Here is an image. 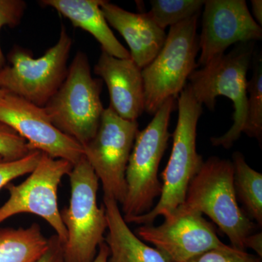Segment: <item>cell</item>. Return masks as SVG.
<instances>
[{"label":"cell","mask_w":262,"mask_h":262,"mask_svg":"<svg viewBox=\"0 0 262 262\" xmlns=\"http://www.w3.org/2000/svg\"><path fill=\"white\" fill-rule=\"evenodd\" d=\"M254 42L239 43L227 54L213 58L189 76L194 97L208 110H214L215 98L223 96L233 102V125L220 137H212V145L229 149L247 126V72L254 54Z\"/></svg>","instance_id":"cell-1"},{"label":"cell","mask_w":262,"mask_h":262,"mask_svg":"<svg viewBox=\"0 0 262 262\" xmlns=\"http://www.w3.org/2000/svg\"><path fill=\"white\" fill-rule=\"evenodd\" d=\"M178 121L173 134V149L163 170L159 201L144 215L134 217L126 223L153 225L160 215L173 213L185 201L189 183L201 170L204 161L196 151V127L203 113V105L193 96L189 84L178 96Z\"/></svg>","instance_id":"cell-2"},{"label":"cell","mask_w":262,"mask_h":262,"mask_svg":"<svg viewBox=\"0 0 262 262\" xmlns=\"http://www.w3.org/2000/svg\"><path fill=\"white\" fill-rule=\"evenodd\" d=\"M179 208L204 213L228 237L231 246L246 251L254 224L239 208L234 188L232 162L211 157L189 183Z\"/></svg>","instance_id":"cell-3"},{"label":"cell","mask_w":262,"mask_h":262,"mask_svg":"<svg viewBox=\"0 0 262 262\" xmlns=\"http://www.w3.org/2000/svg\"><path fill=\"white\" fill-rule=\"evenodd\" d=\"M176 99L168 98L149 125L136 134L125 174L127 192L122 204L125 222L151 211L155 200L161 194L158 168L172 136L168 126Z\"/></svg>","instance_id":"cell-4"},{"label":"cell","mask_w":262,"mask_h":262,"mask_svg":"<svg viewBox=\"0 0 262 262\" xmlns=\"http://www.w3.org/2000/svg\"><path fill=\"white\" fill-rule=\"evenodd\" d=\"M103 82L91 74L87 55L77 52L67 77L44 106L53 125L83 146L96 134L103 113Z\"/></svg>","instance_id":"cell-5"},{"label":"cell","mask_w":262,"mask_h":262,"mask_svg":"<svg viewBox=\"0 0 262 262\" xmlns=\"http://www.w3.org/2000/svg\"><path fill=\"white\" fill-rule=\"evenodd\" d=\"M68 176L70 204L60 211L67 231L63 262H92L107 229L104 206L100 208L97 203L99 180L84 156Z\"/></svg>","instance_id":"cell-6"},{"label":"cell","mask_w":262,"mask_h":262,"mask_svg":"<svg viewBox=\"0 0 262 262\" xmlns=\"http://www.w3.org/2000/svg\"><path fill=\"white\" fill-rule=\"evenodd\" d=\"M72 45L62 25L58 42L39 58H34L32 51L15 46L8 56L9 64L0 68V89L44 107L67 77Z\"/></svg>","instance_id":"cell-7"},{"label":"cell","mask_w":262,"mask_h":262,"mask_svg":"<svg viewBox=\"0 0 262 262\" xmlns=\"http://www.w3.org/2000/svg\"><path fill=\"white\" fill-rule=\"evenodd\" d=\"M199 15L170 27L161 51L142 69L145 110L154 115L168 98H178L191 74L198 68L196 34Z\"/></svg>","instance_id":"cell-8"},{"label":"cell","mask_w":262,"mask_h":262,"mask_svg":"<svg viewBox=\"0 0 262 262\" xmlns=\"http://www.w3.org/2000/svg\"><path fill=\"white\" fill-rule=\"evenodd\" d=\"M139 123L104 108L94 137L82 146L84 156L102 184L103 196L122 204L127 192L125 174Z\"/></svg>","instance_id":"cell-9"},{"label":"cell","mask_w":262,"mask_h":262,"mask_svg":"<svg viewBox=\"0 0 262 262\" xmlns=\"http://www.w3.org/2000/svg\"><path fill=\"white\" fill-rule=\"evenodd\" d=\"M73 168L70 162L55 159L42 153L37 166L28 178L18 185L6 186L10 196L0 207V224L20 213L41 217L51 226L64 245L67 231L58 206V189L62 179Z\"/></svg>","instance_id":"cell-10"},{"label":"cell","mask_w":262,"mask_h":262,"mask_svg":"<svg viewBox=\"0 0 262 262\" xmlns=\"http://www.w3.org/2000/svg\"><path fill=\"white\" fill-rule=\"evenodd\" d=\"M137 237L154 245L168 262H187L202 253L223 247L214 227L198 212L179 208L162 225H142Z\"/></svg>","instance_id":"cell-11"},{"label":"cell","mask_w":262,"mask_h":262,"mask_svg":"<svg viewBox=\"0 0 262 262\" xmlns=\"http://www.w3.org/2000/svg\"><path fill=\"white\" fill-rule=\"evenodd\" d=\"M0 122L24 138L32 150L75 165L84 157L83 148L53 125L44 108L7 94L0 98Z\"/></svg>","instance_id":"cell-12"},{"label":"cell","mask_w":262,"mask_h":262,"mask_svg":"<svg viewBox=\"0 0 262 262\" xmlns=\"http://www.w3.org/2000/svg\"><path fill=\"white\" fill-rule=\"evenodd\" d=\"M203 8L198 66L225 54L232 45L261 40V27L245 0H207Z\"/></svg>","instance_id":"cell-13"},{"label":"cell","mask_w":262,"mask_h":262,"mask_svg":"<svg viewBox=\"0 0 262 262\" xmlns=\"http://www.w3.org/2000/svg\"><path fill=\"white\" fill-rule=\"evenodd\" d=\"M141 69L131 58H118L101 51L94 73L104 81L110 107L118 116L136 121L145 110V90Z\"/></svg>","instance_id":"cell-14"},{"label":"cell","mask_w":262,"mask_h":262,"mask_svg":"<svg viewBox=\"0 0 262 262\" xmlns=\"http://www.w3.org/2000/svg\"><path fill=\"white\" fill-rule=\"evenodd\" d=\"M108 24L123 37L130 48V58L141 70L161 51L167 34L149 13H134L103 1L101 6Z\"/></svg>","instance_id":"cell-15"},{"label":"cell","mask_w":262,"mask_h":262,"mask_svg":"<svg viewBox=\"0 0 262 262\" xmlns=\"http://www.w3.org/2000/svg\"><path fill=\"white\" fill-rule=\"evenodd\" d=\"M103 0H42L44 6L51 7L70 20L74 27L92 34L101 50L118 58H130V53L119 42L108 27L101 6Z\"/></svg>","instance_id":"cell-16"},{"label":"cell","mask_w":262,"mask_h":262,"mask_svg":"<svg viewBox=\"0 0 262 262\" xmlns=\"http://www.w3.org/2000/svg\"><path fill=\"white\" fill-rule=\"evenodd\" d=\"M108 234L104 242L110 249L108 262H168L156 248L144 244L129 228L113 198L103 196Z\"/></svg>","instance_id":"cell-17"},{"label":"cell","mask_w":262,"mask_h":262,"mask_svg":"<svg viewBox=\"0 0 262 262\" xmlns=\"http://www.w3.org/2000/svg\"><path fill=\"white\" fill-rule=\"evenodd\" d=\"M48 247L49 238L37 223L27 228H0V262H39Z\"/></svg>","instance_id":"cell-18"},{"label":"cell","mask_w":262,"mask_h":262,"mask_svg":"<svg viewBox=\"0 0 262 262\" xmlns=\"http://www.w3.org/2000/svg\"><path fill=\"white\" fill-rule=\"evenodd\" d=\"M234 188L250 218L262 225V174L251 168L239 151L232 155Z\"/></svg>","instance_id":"cell-19"},{"label":"cell","mask_w":262,"mask_h":262,"mask_svg":"<svg viewBox=\"0 0 262 262\" xmlns=\"http://www.w3.org/2000/svg\"><path fill=\"white\" fill-rule=\"evenodd\" d=\"M203 0H151V10L149 14L157 25L165 30L168 27H172L201 14L204 6Z\"/></svg>","instance_id":"cell-20"},{"label":"cell","mask_w":262,"mask_h":262,"mask_svg":"<svg viewBox=\"0 0 262 262\" xmlns=\"http://www.w3.org/2000/svg\"><path fill=\"white\" fill-rule=\"evenodd\" d=\"M252 77L248 81L247 126L245 134L256 138L260 144L262 139V59L256 55Z\"/></svg>","instance_id":"cell-21"},{"label":"cell","mask_w":262,"mask_h":262,"mask_svg":"<svg viewBox=\"0 0 262 262\" xmlns=\"http://www.w3.org/2000/svg\"><path fill=\"white\" fill-rule=\"evenodd\" d=\"M42 152L34 150L21 159L7 160L0 156V190L12 181L30 173L37 166Z\"/></svg>","instance_id":"cell-22"},{"label":"cell","mask_w":262,"mask_h":262,"mask_svg":"<svg viewBox=\"0 0 262 262\" xmlns=\"http://www.w3.org/2000/svg\"><path fill=\"white\" fill-rule=\"evenodd\" d=\"M27 141L8 125L0 122V156L7 160H17L30 154Z\"/></svg>","instance_id":"cell-23"},{"label":"cell","mask_w":262,"mask_h":262,"mask_svg":"<svg viewBox=\"0 0 262 262\" xmlns=\"http://www.w3.org/2000/svg\"><path fill=\"white\" fill-rule=\"evenodd\" d=\"M187 262H260V260L246 251L225 245L202 253Z\"/></svg>","instance_id":"cell-24"},{"label":"cell","mask_w":262,"mask_h":262,"mask_svg":"<svg viewBox=\"0 0 262 262\" xmlns=\"http://www.w3.org/2000/svg\"><path fill=\"white\" fill-rule=\"evenodd\" d=\"M27 3L23 0H0V31L4 27L14 28L23 18ZM6 64V59L0 46V68Z\"/></svg>","instance_id":"cell-25"},{"label":"cell","mask_w":262,"mask_h":262,"mask_svg":"<svg viewBox=\"0 0 262 262\" xmlns=\"http://www.w3.org/2000/svg\"><path fill=\"white\" fill-rule=\"evenodd\" d=\"M63 244L56 234L49 238V247L47 252L39 262H63Z\"/></svg>","instance_id":"cell-26"},{"label":"cell","mask_w":262,"mask_h":262,"mask_svg":"<svg viewBox=\"0 0 262 262\" xmlns=\"http://www.w3.org/2000/svg\"><path fill=\"white\" fill-rule=\"evenodd\" d=\"M253 249L260 257L262 256V235L261 232L251 234L246 241V248Z\"/></svg>","instance_id":"cell-27"},{"label":"cell","mask_w":262,"mask_h":262,"mask_svg":"<svg viewBox=\"0 0 262 262\" xmlns=\"http://www.w3.org/2000/svg\"><path fill=\"white\" fill-rule=\"evenodd\" d=\"M108 256L110 249L106 243L103 242L98 247L97 254L92 262H108Z\"/></svg>","instance_id":"cell-28"},{"label":"cell","mask_w":262,"mask_h":262,"mask_svg":"<svg viewBox=\"0 0 262 262\" xmlns=\"http://www.w3.org/2000/svg\"><path fill=\"white\" fill-rule=\"evenodd\" d=\"M253 15L256 20V23L261 26L262 24V1L261 0H252L251 1ZM254 19V20H255Z\"/></svg>","instance_id":"cell-29"},{"label":"cell","mask_w":262,"mask_h":262,"mask_svg":"<svg viewBox=\"0 0 262 262\" xmlns=\"http://www.w3.org/2000/svg\"><path fill=\"white\" fill-rule=\"evenodd\" d=\"M6 94L7 93L5 92V91H3V90L0 89V98L4 97Z\"/></svg>","instance_id":"cell-30"}]
</instances>
